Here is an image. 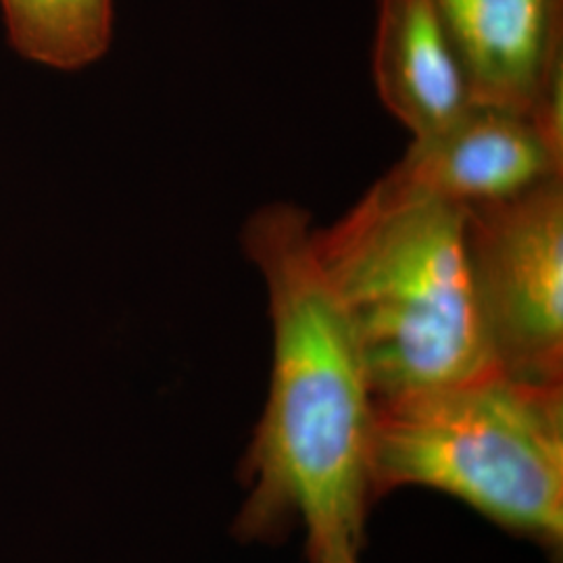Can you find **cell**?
Segmentation results:
<instances>
[{
  "label": "cell",
  "instance_id": "52a82bcc",
  "mask_svg": "<svg viewBox=\"0 0 563 563\" xmlns=\"http://www.w3.org/2000/svg\"><path fill=\"white\" fill-rule=\"evenodd\" d=\"M374 81L384 107L416 139L474 104L432 0H378Z\"/></svg>",
  "mask_w": 563,
  "mask_h": 563
},
{
  "label": "cell",
  "instance_id": "7a4b0ae2",
  "mask_svg": "<svg viewBox=\"0 0 563 563\" xmlns=\"http://www.w3.org/2000/svg\"><path fill=\"white\" fill-rule=\"evenodd\" d=\"M313 251L362 355L374 402L499 372L476 302L465 211L378 181Z\"/></svg>",
  "mask_w": 563,
  "mask_h": 563
},
{
  "label": "cell",
  "instance_id": "9c48e42d",
  "mask_svg": "<svg viewBox=\"0 0 563 563\" xmlns=\"http://www.w3.org/2000/svg\"><path fill=\"white\" fill-rule=\"evenodd\" d=\"M311 563H360L357 562V547L349 543L328 544L309 553Z\"/></svg>",
  "mask_w": 563,
  "mask_h": 563
},
{
  "label": "cell",
  "instance_id": "ba28073f",
  "mask_svg": "<svg viewBox=\"0 0 563 563\" xmlns=\"http://www.w3.org/2000/svg\"><path fill=\"white\" fill-rule=\"evenodd\" d=\"M11 46L21 57L74 71L111 44L113 0H0Z\"/></svg>",
  "mask_w": 563,
  "mask_h": 563
},
{
  "label": "cell",
  "instance_id": "8992f818",
  "mask_svg": "<svg viewBox=\"0 0 563 563\" xmlns=\"http://www.w3.org/2000/svg\"><path fill=\"white\" fill-rule=\"evenodd\" d=\"M563 176V144L522 113L472 104L460 120L416 139L380 184L395 195L478 209L518 199Z\"/></svg>",
  "mask_w": 563,
  "mask_h": 563
},
{
  "label": "cell",
  "instance_id": "277c9868",
  "mask_svg": "<svg viewBox=\"0 0 563 563\" xmlns=\"http://www.w3.org/2000/svg\"><path fill=\"white\" fill-rule=\"evenodd\" d=\"M465 244L497 369L563 384V176L465 211Z\"/></svg>",
  "mask_w": 563,
  "mask_h": 563
},
{
  "label": "cell",
  "instance_id": "5b68a950",
  "mask_svg": "<svg viewBox=\"0 0 563 563\" xmlns=\"http://www.w3.org/2000/svg\"><path fill=\"white\" fill-rule=\"evenodd\" d=\"M474 104L563 144V0H432Z\"/></svg>",
  "mask_w": 563,
  "mask_h": 563
},
{
  "label": "cell",
  "instance_id": "3957f363",
  "mask_svg": "<svg viewBox=\"0 0 563 563\" xmlns=\"http://www.w3.org/2000/svg\"><path fill=\"white\" fill-rule=\"evenodd\" d=\"M369 463L374 499L434 488L562 553L563 384L493 372L376 405Z\"/></svg>",
  "mask_w": 563,
  "mask_h": 563
},
{
  "label": "cell",
  "instance_id": "6da1fadb",
  "mask_svg": "<svg viewBox=\"0 0 563 563\" xmlns=\"http://www.w3.org/2000/svg\"><path fill=\"white\" fill-rule=\"evenodd\" d=\"M269 301V393L242 460L244 541H274L301 526L307 551L360 547L374 501L376 402L341 305L313 251L309 213L290 202L257 209L242 228Z\"/></svg>",
  "mask_w": 563,
  "mask_h": 563
}]
</instances>
